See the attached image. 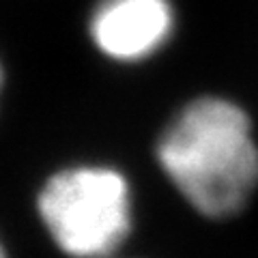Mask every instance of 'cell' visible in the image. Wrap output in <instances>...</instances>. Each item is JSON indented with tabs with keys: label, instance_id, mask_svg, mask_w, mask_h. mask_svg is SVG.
<instances>
[{
	"label": "cell",
	"instance_id": "1",
	"mask_svg": "<svg viewBox=\"0 0 258 258\" xmlns=\"http://www.w3.org/2000/svg\"><path fill=\"white\" fill-rule=\"evenodd\" d=\"M157 161L185 203L222 220L258 187V144L249 116L222 97L187 103L157 140Z\"/></svg>",
	"mask_w": 258,
	"mask_h": 258
},
{
	"label": "cell",
	"instance_id": "2",
	"mask_svg": "<svg viewBox=\"0 0 258 258\" xmlns=\"http://www.w3.org/2000/svg\"><path fill=\"white\" fill-rule=\"evenodd\" d=\"M37 215L62 254L112 258L134 226L132 187L110 166L62 168L39 189Z\"/></svg>",
	"mask_w": 258,
	"mask_h": 258
},
{
	"label": "cell",
	"instance_id": "3",
	"mask_svg": "<svg viewBox=\"0 0 258 258\" xmlns=\"http://www.w3.org/2000/svg\"><path fill=\"white\" fill-rule=\"evenodd\" d=\"M88 28L99 52L120 62H136L170 39L174 13L168 0H101Z\"/></svg>",
	"mask_w": 258,
	"mask_h": 258
},
{
	"label": "cell",
	"instance_id": "4",
	"mask_svg": "<svg viewBox=\"0 0 258 258\" xmlns=\"http://www.w3.org/2000/svg\"><path fill=\"white\" fill-rule=\"evenodd\" d=\"M0 258H9V254H7V247L3 243V239H0Z\"/></svg>",
	"mask_w": 258,
	"mask_h": 258
},
{
	"label": "cell",
	"instance_id": "5",
	"mask_svg": "<svg viewBox=\"0 0 258 258\" xmlns=\"http://www.w3.org/2000/svg\"><path fill=\"white\" fill-rule=\"evenodd\" d=\"M0 88H3V69H0Z\"/></svg>",
	"mask_w": 258,
	"mask_h": 258
}]
</instances>
